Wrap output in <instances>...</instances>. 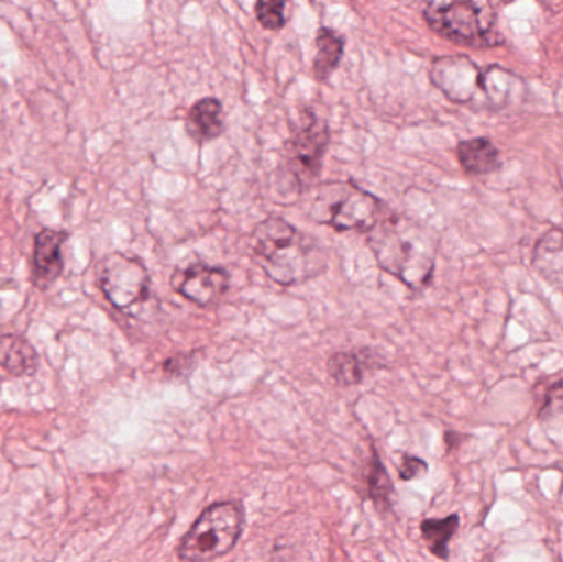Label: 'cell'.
Wrapping results in <instances>:
<instances>
[{"label": "cell", "mask_w": 563, "mask_h": 562, "mask_svg": "<svg viewBox=\"0 0 563 562\" xmlns=\"http://www.w3.org/2000/svg\"><path fill=\"white\" fill-rule=\"evenodd\" d=\"M253 241L257 264L280 286H297L313 279L327 267V254L320 244L284 218L261 221Z\"/></svg>", "instance_id": "6da1fadb"}, {"label": "cell", "mask_w": 563, "mask_h": 562, "mask_svg": "<svg viewBox=\"0 0 563 562\" xmlns=\"http://www.w3.org/2000/svg\"><path fill=\"white\" fill-rule=\"evenodd\" d=\"M369 246L377 264L410 289H422L432 279L435 251L420 224L402 217H383L369 231Z\"/></svg>", "instance_id": "7a4b0ae2"}, {"label": "cell", "mask_w": 563, "mask_h": 562, "mask_svg": "<svg viewBox=\"0 0 563 562\" xmlns=\"http://www.w3.org/2000/svg\"><path fill=\"white\" fill-rule=\"evenodd\" d=\"M308 217L336 231L369 233L384 217L383 201L351 181H330L318 187Z\"/></svg>", "instance_id": "3957f363"}, {"label": "cell", "mask_w": 563, "mask_h": 562, "mask_svg": "<svg viewBox=\"0 0 563 562\" xmlns=\"http://www.w3.org/2000/svg\"><path fill=\"white\" fill-rule=\"evenodd\" d=\"M430 29L460 45L486 48L505 43L495 32L496 12L486 2H432L423 9Z\"/></svg>", "instance_id": "277c9868"}, {"label": "cell", "mask_w": 563, "mask_h": 562, "mask_svg": "<svg viewBox=\"0 0 563 562\" xmlns=\"http://www.w3.org/2000/svg\"><path fill=\"white\" fill-rule=\"evenodd\" d=\"M330 144V129L313 112H305L303 124L290 135L282 152L279 175L284 194L300 195L313 185L321 170L324 152Z\"/></svg>", "instance_id": "5b68a950"}, {"label": "cell", "mask_w": 563, "mask_h": 562, "mask_svg": "<svg viewBox=\"0 0 563 562\" xmlns=\"http://www.w3.org/2000/svg\"><path fill=\"white\" fill-rule=\"evenodd\" d=\"M243 528L244 515L236 504L211 505L180 541L178 557L188 562L218 560L236 547Z\"/></svg>", "instance_id": "8992f818"}, {"label": "cell", "mask_w": 563, "mask_h": 562, "mask_svg": "<svg viewBox=\"0 0 563 562\" xmlns=\"http://www.w3.org/2000/svg\"><path fill=\"white\" fill-rule=\"evenodd\" d=\"M98 283L115 309L129 310L151 296L147 267L124 253H111L98 264Z\"/></svg>", "instance_id": "52a82bcc"}, {"label": "cell", "mask_w": 563, "mask_h": 562, "mask_svg": "<svg viewBox=\"0 0 563 562\" xmlns=\"http://www.w3.org/2000/svg\"><path fill=\"white\" fill-rule=\"evenodd\" d=\"M482 69L465 55L440 56L433 59L430 79L450 101L466 104L482 88Z\"/></svg>", "instance_id": "ba28073f"}, {"label": "cell", "mask_w": 563, "mask_h": 562, "mask_svg": "<svg viewBox=\"0 0 563 562\" xmlns=\"http://www.w3.org/2000/svg\"><path fill=\"white\" fill-rule=\"evenodd\" d=\"M172 289L190 302L208 307L218 302L230 287V274L223 267L190 264L172 274Z\"/></svg>", "instance_id": "9c48e42d"}, {"label": "cell", "mask_w": 563, "mask_h": 562, "mask_svg": "<svg viewBox=\"0 0 563 562\" xmlns=\"http://www.w3.org/2000/svg\"><path fill=\"white\" fill-rule=\"evenodd\" d=\"M66 241V233L56 230H43L35 238V277L40 287L52 286L63 273L62 244Z\"/></svg>", "instance_id": "30bf717a"}, {"label": "cell", "mask_w": 563, "mask_h": 562, "mask_svg": "<svg viewBox=\"0 0 563 562\" xmlns=\"http://www.w3.org/2000/svg\"><path fill=\"white\" fill-rule=\"evenodd\" d=\"M188 135L198 144L214 141L224 132L223 104L217 98H203L191 106L187 115Z\"/></svg>", "instance_id": "8fae6325"}, {"label": "cell", "mask_w": 563, "mask_h": 562, "mask_svg": "<svg viewBox=\"0 0 563 562\" xmlns=\"http://www.w3.org/2000/svg\"><path fill=\"white\" fill-rule=\"evenodd\" d=\"M38 355L22 337L0 330V368L13 376L35 373Z\"/></svg>", "instance_id": "7c38bea8"}, {"label": "cell", "mask_w": 563, "mask_h": 562, "mask_svg": "<svg viewBox=\"0 0 563 562\" xmlns=\"http://www.w3.org/2000/svg\"><path fill=\"white\" fill-rule=\"evenodd\" d=\"M460 164L473 175L493 174L501 167L499 151L489 139L476 137L462 141L456 147Z\"/></svg>", "instance_id": "4fadbf2b"}, {"label": "cell", "mask_w": 563, "mask_h": 562, "mask_svg": "<svg viewBox=\"0 0 563 562\" xmlns=\"http://www.w3.org/2000/svg\"><path fill=\"white\" fill-rule=\"evenodd\" d=\"M534 266L545 279L563 289V231L551 230L538 243Z\"/></svg>", "instance_id": "5bb4252c"}, {"label": "cell", "mask_w": 563, "mask_h": 562, "mask_svg": "<svg viewBox=\"0 0 563 562\" xmlns=\"http://www.w3.org/2000/svg\"><path fill=\"white\" fill-rule=\"evenodd\" d=\"M314 45H317V55L313 59L314 78L318 81H327L343 59L344 38L333 29L321 26L317 32Z\"/></svg>", "instance_id": "9a60e30c"}, {"label": "cell", "mask_w": 563, "mask_h": 562, "mask_svg": "<svg viewBox=\"0 0 563 562\" xmlns=\"http://www.w3.org/2000/svg\"><path fill=\"white\" fill-rule=\"evenodd\" d=\"M516 85H522V79L501 66H489L486 71H483L482 88L485 89L488 101L498 108L511 104L516 96L525 92L522 89H516Z\"/></svg>", "instance_id": "2e32d148"}, {"label": "cell", "mask_w": 563, "mask_h": 562, "mask_svg": "<svg viewBox=\"0 0 563 562\" xmlns=\"http://www.w3.org/2000/svg\"><path fill=\"white\" fill-rule=\"evenodd\" d=\"M460 528L459 515H450L442 520H426L420 527L423 540L429 544V550L440 560L450 558V541L455 537Z\"/></svg>", "instance_id": "e0dca14e"}, {"label": "cell", "mask_w": 563, "mask_h": 562, "mask_svg": "<svg viewBox=\"0 0 563 562\" xmlns=\"http://www.w3.org/2000/svg\"><path fill=\"white\" fill-rule=\"evenodd\" d=\"M328 373L341 386L356 385L363 379V363L354 353H334L328 360Z\"/></svg>", "instance_id": "ac0fdd59"}, {"label": "cell", "mask_w": 563, "mask_h": 562, "mask_svg": "<svg viewBox=\"0 0 563 562\" xmlns=\"http://www.w3.org/2000/svg\"><path fill=\"white\" fill-rule=\"evenodd\" d=\"M254 10H256L257 20L264 29L280 30L285 25V2H280V0L263 2L261 0Z\"/></svg>", "instance_id": "d6986e66"}, {"label": "cell", "mask_w": 563, "mask_h": 562, "mask_svg": "<svg viewBox=\"0 0 563 562\" xmlns=\"http://www.w3.org/2000/svg\"><path fill=\"white\" fill-rule=\"evenodd\" d=\"M558 405H563V379L549 386L541 411H539V418L544 419L548 412H551Z\"/></svg>", "instance_id": "ffe728a7"}, {"label": "cell", "mask_w": 563, "mask_h": 562, "mask_svg": "<svg viewBox=\"0 0 563 562\" xmlns=\"http://www.w3.org/2000/svg\"><path fill=\"white\" fill-rule=\"evenodd\" d=\"M426 471V462L416 458H404V464L402 467H400V477H402L404 481H410V478L417 477V475L423 474Z\"/></svg>", "instance_id": "44dd1931"}]
</instances>
